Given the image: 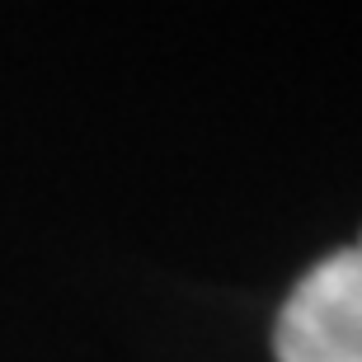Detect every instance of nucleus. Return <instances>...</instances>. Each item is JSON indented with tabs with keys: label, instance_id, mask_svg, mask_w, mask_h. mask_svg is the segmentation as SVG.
<instances>
[{
	"label": "nucleus",
	"instance_id": "f257e3e1",
	"mask_svg": "<svg viewBox=\"0 0 362 362\" xmlns=\"http://www.w3.org/2000/svg\"><path fill=\"white\" fill-rule=\"evenodd\" d=\"M278 362H362V235L325 255L278 310Z\"/></svg>",
	"mask_w": 362,
	"mask_h": 362
}]
</instances>
